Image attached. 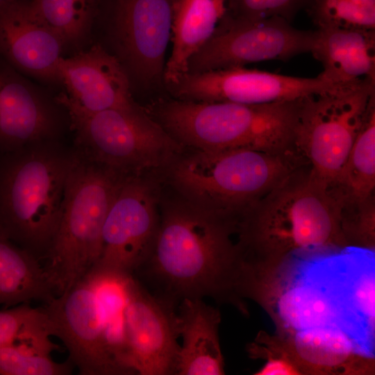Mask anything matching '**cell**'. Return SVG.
<instances>
[{"mask_svg":"<svg viewBox=\"0 0 375 375\" xmlns=\"http://www.w3.org/2000/svg\"><path fill=\"white\" fill-rule=\"evenodd\" d=\"M306 8L317 28L375 30V0H310Z\"/></svg>","mask_w":375,"mask_h":375,"instance_id":"obj_26","label":"cell"},{"mask_svg":"<svg viewBox=\"0 0 375 375\" xmlns=\"http://www.w3.org/2000/svg\"><path fill=\"white\" fill-rule=\"evenodd\" d=\"M276 341L301 375H374V356L360 352L341 331L319 326L276 332Z\"/></svg>","mask_w":375,"mask_h":375,"instance_id":"obj_19","label":"cell"},{"mask_svg":"<svg viewBox=\"0 0 375 375\" xmlns=\"http://www.w3.org/2000/svg\"><path fill=\"white\" fill-rule=\"evenodd\" d=\"M375 188V104L373 105L334 183L329 188L340 199L360 200Z\"/></svg>","mask_w":375,"mask_h":375,"instance_id":"obj_24","label":"cell"},{"mask_svg":"<svg viewBox=\"0 0 375 375\" xmlns=\"http://www.w3.org/2000/svg\"><path fill=\"white\" fill-rule=\"evenodd\" d=\"M38 17L67 44L76 43L91 24L97 0H32Z\"/></svg>","mask_w":375,"mask_h":375,"instance_id":"obj_25","label":"cell"},{"mask_svg":"<svg viewBox=\"0 0 375 375\" xmlns=\"http://www.w3.org/2000/svg\"><path fill=\"white\" fill-rule=\"evenodd\" d=\"M177 317L183 344L178 354L176 374H224L219 338V310L202 299H184L181 301Z\"/></svg>","mask_w":375,"mask_h":375,"instance_id":"obj_21","label":"cell"},{"mask_svg":"<svg viewBox=\"0 0 375 375\" xmlns=\"http://www.w3.org/2000/svg\"><path fill=\"white\" fill-rule=\"evenodd\" d=\"M56 296L41 260L0 235V306L46 303Z\"/></svg>","mask_w":375,"mask_h":375,"instance_id":"obj_23","label":"cell"},{"mask_svg":"<svg viewBox=\"0 0 375 375\" xmlns=\"http://www.w3.org/2000/svg\"><path fill=\"white\" fill-rule=\"evenodd\" d=\"M126 175L76 151L58 228L42 262L56 295L85 278L98 261L105 219Z\"/></svg>","mask_w":375,"mask_h":375,"instance_id":"obj_6","label":"cell"},{"mask_svg":"<svg viewBox=\"0 0 375 375\" xmlns=\"http://www.w3.org/2000/svg\"><path fill=\"white\" fill-rule=\"evenodd\" d=\"M158 226L151 187L137 174L126 175L105 219L99 258L89 274L133 275L149 258Z\"/></svg>","mask_w":375,"mask_h":375,"instance_id":"obj_12","label":"cell"},{"mask_svg":"<svg viewBox=\"0 0 375 375\" xmlns=\"http://www.w3.org/2000/svg\"><path fill=\"white\" fill-rule=\"evenodd\" d=\"M340 212L331 190L299 166L238 215L243 269L262 275L294 253L346 247Z\"/></svg>","mask_w":375,"mask_h":375,"instance_id":"obj_3","label":"cell"},{"mask_svg":"<svg viewBox=\"0 0 375 375\" xmlns=\"http://www.w3.org/2000/svg\"><path fill=\"white\" fill-rule=\"evenodd\" d=\"M50 353L24 343L0 347V375H68L74 368L67 360H53Z\"/></svg>","mask_w":375,"mask_h":375,"instance_id":"obj_28","label":"cell"},{"mask_svg":"<svg viewBox=\"0 0 375 375\" xmlns=\"http://www.w3.org/2000/svg\"><path fill=\"white\" fill-rule=\"evenodd\" d=\"M246 351L251 359H262L265 365L254 375H301L278 345L274 335L260 331Z\"/></svg>","mask_w":375,"mask_h":375,"instance_id":"obj_31","label":"cell"},{"mask_svg":"<svg viewBox=\"0 0 375 375\" xmlns=\"http://www.w3.org/2000/svg\"><path fill=\"white\" fill-rule=\"evenodd\" d=\"M166 86L181 100L262 104L297 100L335 85L319 76L298 77L235 67L185 73Z\"/></svg>","mask_w":375,"mask_h":375,"instance_id":"obj_13","label":"cell"},{"mask_svg":"<svg viewBox=\"0 0 375 375\" xmlns=\"http://www.w3.org/2000/svg\"><path fill=\"white\" fill-rule=\"evenodd\" d=\"M58 126L54 108L41 92L0 65V152L53 140Z\"/></svg>","mask_w":375,"mask_h":375,"instance_id":"obj_18","label":"cell"},{"mask_svg":"<svg viewBox=\"0 0 375 375\" xmlns=\"http://www.w3.org/2000/svg\"><path fill=\"white\" fill-rule=\"evenodd\" d=\"M340 203V231L346 247L375 251V201L372 195Z\"/></svg>","mask_w":375,"mask_h":375,"instance_id":"obj_29","label":"cell"},{"mask_svg":"<svg viewBox=\"0 0 375 375\" xmlns=\"http://www.w3.org/2000/svg\"><path fill=\"white\" fill-rule=\"evenodd\" d=\"M64 45L38 17L29 1L16 0L0 8V54L15 68L60 81L58 64Z\"/></svg>","mask_w":375,"mask_h":375,"instance_id":"obj_17","label":"cell"},{"mask_svg":"<svg viewBox=\"0 0 375 375\" xmlns=\"http://www.w3.org/2000/svg\"><path fill=\"white\" fill-rule=\"evenodd\" d=\"M16 0H0V8Z\"/></svg>","mask_w":375,"mask_h":375,"instance_id":"obj_32","label":"cell"},{"mask_svg":"<svg viewBox=\"0 0 375 375\" xmlns=\"http://www.w3.org/2000/svg\"><path fill=\"white\" fill-rule=\"evenodd\" d=\"M226 0H176L172 26V49L163 81L176 83L187 72L188 62L210 38L226 12Z\"/></svg>","mask_w":375,"mask_h":375,"instance_id":"obj_22","label":"cell"},{"mask_svg":"<svg viewBox=\"0 0 375 375\" xmlns=\"http://www.w3.org/2000/svg\"><path fill=\"white\" fill-rule=\"evenodd\" d=\"M0 155V235L41 262L59 223L76 151L53 140Z\"/></svg>","mask_w":375,"mask_h":375,"instance_id":"obj_4","label":"cell"},{"mask_svg":"<svg viewBox=\"0 0 375 375\" xmlns=\"http://www.w3.org/2000/svg\"><path fill=\"white\" fill-rule=\"evenodd\" d=\"M124 310L128 364L141 375L176 374L180 337L175 305L126 278Z\"/></svg>","mask_w":375,"mask_h":375,"instance_id":"obj_15","label":"cell"},{"mask_svg":"<svg viewBox=\"0 0 375 375\" xmlns=\"http://www.w3.org/2000/svg\"><path fill=\"white\" fill-rule=\"evenodd\" d=\"M315 36V31L296 28L281 17L241 19L225 12L210 38L189 59L186 73L288 60L310 52Z\"/></svg>","mask_w":375,"mask_h":375,"instance_id":"obj_10","label":"cell"},{"mask_svg":"<svg viewBox=\"0 0 375 375\" xmlns=\"http://www.w3.org/2000/svg\"><path fill=\"white\" fill-rule=\"evenodd\" d=\"M41 306L20 304L0 310V347L25 343L34 347L51 343Z\"/></svg>","mask_w":375,"mask_h":375,"instance_id":"obj_27","label":"cell"},{"mask_svg":"<svg viewBox=\"0 0 375 375\" xmlns=\"http://www.w3.org/2000/svg\"><path fill=\"white\" fill-rule=\"evenodd\" d=\"M41 307L48 334L63 343L80 374H130L109 347L103 306L94 279L86 276Z\"/></svg>","mask_w":375,"mask_h":375,"instance_id":"obj_11","label":"cell"},{"mask_svg":"<svg viewBox=\"0 0 375 375\" xmlns=\"http://www.w3.org/2000/svg\"><path fill=\"white\" fill-rule=\"evenodd\" d=\"M235 233V215L188 199L172 202L164 208L151 255L138 271L153 283L156 295L175 306L209 297L249 316L239 294L242 260L231 240Z\"/></svg>","mask_w":375,"mask_h":375,"instance_id":"obj_2","label":"cell"},{"mask_svg":"<svg viewBox=\"0 0 375 375\" xmlns=\"http://www.w3.org/2000/svg\"><path fill=\"white\" fill-rule=\"evenodd\" d=\"M375 81L335 86L301 99L294 149L312 175L330 188L371 108Z\"/></svg>","mask_w":375,"mask_h":375,"instance_id":"obj_8","label":"cell"},{"mask_svg":"<svg viewBox=\"0 0 375 375\" xmlns=\"http://www.w3.org/2000/svg\"><path fill=\"white\" fill-rule=\"evenodd\" d=\"M247 297L276 332L332 326L361 347L375 328V261L354 247L294 253L252 278Z\"/></svg>","mask_w":375,"mask_h":375,"instance_id":"obj_1","label":"cell"},{"mask_svg":"<svg viewBox=\"0 0 375 375\" xmlns=\"http://www.w3.org/2000/svg\"><path fill=\"white\" fill-rule=\"evenodd\" d=\"M68 114L77 151L125 174L164 165L180 149L179 142L138 105Z\"/></svg>","mask_w":375,"mask_h":375,"instance_id":"obj_9","label":"cell"},{"mask_svg":"<svg viewBox=\"0 0 375 375\" xmlns=\"http://www.w3.org/2000/svg\"><path fill=\"white\" fill-rule=\"evenodd\" d=\"M176 0H109L112 30L128 76L151 85L163 81Z\"/></svg>","mask_w":375,"mask_h":375,"instance_id":"obj_14","label":"cell"},{"mask_svg":"<svg viewBox=\"0 0 375 375\" xmlns=\"http://www.w3.org/2000/svg\"><path fill=\"white\" fill-rule=\"evenodd\" d=\"M322 65L318 75L336 86L375 81V30H315L310 51Z\"/></svg>","mask_w":375,"mask_h":375,"instance_id":"obj_20","label":"cell"},{"mask_svg":"<svg viewBox=\"0 0 375 375\" xmlns=\"http://www.w3.org/2000/svg\"><path fill=\"white\" fill-rule=\"evenodd\" d=\"M297 158L294 153L197 150L177 162L172 176L189 201L238 216L298 167Z\"/></svg>","mask_w":375,"mask_h":375,"instance_id":"obj_7","label":"cell"},{"mask_svg":"<svg viewBox=\"0 0 375 375\" xmlns=\"http://www.w3.org/2000/svg\"><path fill=\"white\" fill-rule=\"evenodd\" d=\"M310 0H226V12L235 18L256 19L278 17L292 22Z\"/></svg>","mask_w":375,"mask_h":375,"instance_id":"obj_30","label":"cell"},{"mask_svg":"<svg viewBox=\"0 0 375 375\" xmlns=\"http://www.w3.org/2000/svg\"><path fill=\"white\" fill-rule=\"evenodd\" d=\"M58 71L67 94L59 95L56 101L67 112L94 113L138 105L121 62L99 45L69 58L62 57Z\"/></svg>","mask_w":375,"mask_h":375,"instance_id":"obj_16","label":"cell"},{"mask_svg":"<svg viewBox=\"0 0 375 375\" xmlns=\"http://www.w3.org/2000/svg\"><path fill=\"white\" fill-rule=\"evenodd\" d=\"M301 100L243 104L173 99L156 103L151 112L178 142L198 150L296 153Z\"/></svg>","mask_w":375,"mask_h":375,"instance_id":"obj_5","label":"cell"}]
</instances>
